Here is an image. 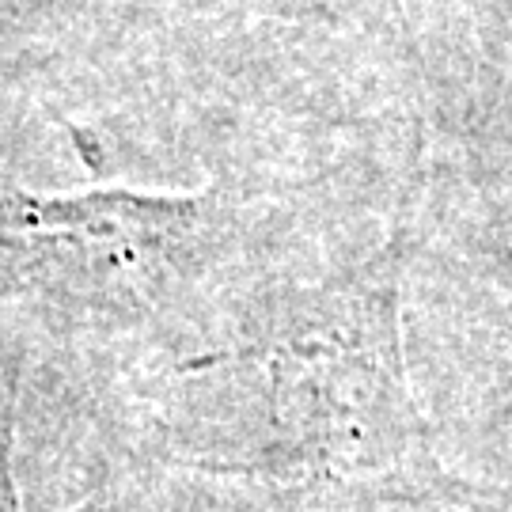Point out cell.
Wrapping results in <instances>:
<instances>
[{
  "label": "cell",
  "instance_id": "1",
  "mask_svg": "<svg viewBox=\"0 0 512 512\" xmlns=\"http://www.w3.org/2000/svg\"><path fill=\"white\" fill-rule=\"evenodd\" d=\"M202 209L194 198H152L95 190L76 198L0 194V251L31 258L118 255L186 228Z\"/></svg>",
  "mask_w": 512,
  "mask_h": 512
}]
</instances>
